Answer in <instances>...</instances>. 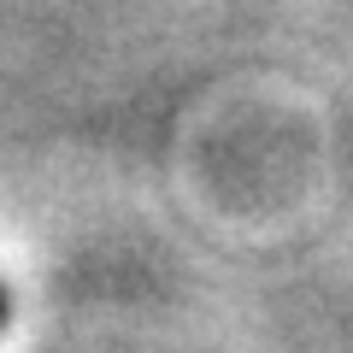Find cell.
Segmentation results:
<instances>
[{"mask_svg": "<svg viewBox=\"0 0 353 353\" xmlns=\"http://www.w3.org/2000/svg\"><path fill=\"white\" fill-rule=\"evenodd\" d=\"M0 318H6V301H0Z\"/></svg>", "mask_w": 353, "mask_h": 353, "instance_id": "obj_1", "label": "cell"}]
</instances>
